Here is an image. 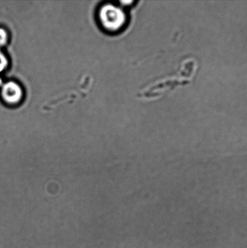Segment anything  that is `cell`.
Wrapping results in <instances>:
<instances>
[{"mask_svg": "<svg viewBox=\"0 0 247 248\" xmlns=\"http://www.w3.org/2000/svg\"><path fill=\"white\" fill-rule=\"evenodd\" d=\"M99 17L102 25L109 31L120 30L127 21V16L123 9L111 4L104 5L101 7Z\"/></svg>", "mask_w": 247, "mask_h": 248, "instance_id": "cell-1", "label": "cell"}, {"mask_svg": "<svg viewBox=\"0 0 247 248\" xmlns=\"http://www.w3.org/2000/svg\"><path fill=\"white\" fill-rule=\"evenodd\" d=\"M1 96L6 103L15 104L19 103L23 97L21 87L15 82H7L1 87Z\"/></svg>", "mask_w": 247, "mask_h": 248, "instance_id": "cell-2", "label": "cell"}, {"mask_svg": "<svg viewBox=\"0 0 247 248\" xmlns=\"http://www.w3.org/2000/svg\"><path fill=\"white\" fill-rule=\"evenodd\" d=\"M9 65V61L4 53L0 50V73L4 71Z\"/></svg>", "mask_w": 247, "mask_h": 248, "instance_id": "cell-3", "label": "cell"}, {"mask_svg": "<svg viewBox=\"0 0 247 248\" xmlns=\"http://www.w3.org/2000/svg\"><path fill=\"white\" fill-rule=\"evenodd\" d=\"M8 41V35L6 30L0 28V47H2L6 45Z\"/></svg>", "mask_w": 247, "mask_h": 248, "instance_id": "cell-4", "label": "cell"}, {"mask_svg": "<svg viewBox=\"0 0 247 248\" xmlns=\"http://www.w3.org/2000/svg\"><path fill=\"white\" fill-rule=\"evenodd\" d=\"M2 85H3V81H2L1 78L0 77V87H2Z\"/></svg>", "mask_w": 247, "mask_h": 248, "instance_id": "cell-5", "label": "cell"}]
</instances>
